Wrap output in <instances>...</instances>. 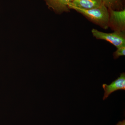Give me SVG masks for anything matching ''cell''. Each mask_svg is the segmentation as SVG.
Masks as SVG:
<instances>
[{
  "label": "cell",
  "instance_id": "obj_1",
  "mask_svg": "<svg viewBox=\"0 0 125 125\" xmlns=\"http://www.w3.org/2000/svg\"><path fill=\"white\" fill-rule=\"evenodd\" d=\"M69 7L70 9H73L82 14L90 21L103 29H107L109 28V11L104 5L90 10H84L71 6Z\"/></svg>",
  "mask_w": 125,
  "mask_h": 125
},
{
  "label": "cell",
  "instance_id": "obj_2",
  "mask_svg": "<svg viewBox=\"0 0 125 125\" xmlns=\"http://www.w3.org/2000/svg\"><path fill=\"white\" fill-rule=\"evenodd\" d=\"M92 32L97 39L107 41L117 48L125 46V32L114 31L113 32L106 33L94 29L92 30Z\"/></svg>",
  "mask_w": 125,
  "mask_h": 125
},
{
  "label": "cell",
  "instance_id": "obj_3",
  "mask_svg": "<svg viewBox=\"0 0 125 125\" xmlns=\"http://www.w3.org/2000/svg\"><path fill=\"white\" fill-rule=\"evenodd\" d=\"M108 27L114 31L125 32V10H115L108 9Z\"/></svg>",
  "mask_w": 125,
  "mask_h": 125
},
{
  "label": "cell",
  "instance_id": "obj_4",
  "mask_svg": "<svg viewBox=\"0 0 125 125\" xmlns=\"http://www.w3.org/2000/svg\"><path fill=\"white\" fill-rule=\"evenodd\" d=\"M104 90L103 100H105L112 93L117 90H125V73L123 72L116 80L112 82L109 85L106 84H103Z\"/></svg>",
  "mask_w": 125,
  "mask_h": 125
},
{
  "label": "cell",
  "instance_id": "obj_5",
  "mask_svg": "<svg viewBox=\"0 0 125 125\" xmlns=\"http://www.w3.org/2000/svg\"><path fill=\"white\" fill-rule=\"evenodd\" d=\"M48 7L58 14L70 11L69 5L73 0H45Z\"/></svg>",
  "mask_w": 125,
  "mask_h": 125
},
{
  "label": "cell",
  "instance_id": "obj_6",
  "mask_svg": "<svg viewBox=\"0 0 125 125\" xmlns=\"http://www.w3.org/2000/svg\"><path fill=\"white\" fill-rule=\"evenodd\" d=\"M103 4L102 0H73L69 6L84 10H90L101 7Z\"/></svg>",
  "mask_w": 125,
  "mask_h": 125
},
{
  "label": "cell",
  "instance_id": "obj_7",
  "mask_svg": "<svg viewBox=\"0 0 125 125\" xmlns=\"http://www.w3.org/2000/svg\"><path fill=\"white\" fill-rule=\"evenodd\" d=\"M125 0H102L103 4L108 9L121 10L125 9Z\"/></svg>",
  "mask_w": 125,
  "mask_h": 125
},
{
  "label": "cell",
  "instance_id": "obj_8",
  "mask_svg": "<svg viewBox=\"0 0 125 125\" xmlns=\"http://www.w3.org/2000/svg\"><path fill=\"white\" fill-rule=\"evenodd\" d=\"M125 46L120 47L117 48L116 51L113 54L114 59H116L121 56H125Z\"/></svg>",
  "mask_w": 125,
  "mask_h": 125
},
{
  "label": "cell",
  "instance_id": "obj_9",
  "mask_svg": "<svg viewBox=\"0 0 125 125\" xmlns=\"http://www.w3.org/2000/svg\"><path fill=\"white\" fill-rule=\"evenodd\" d=\"M116 125H125V120H123L121 121H119Z\"/></svg>",
  "mask_w": 125,
  "mask_h": 125
}]
</instances>
